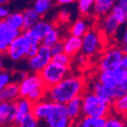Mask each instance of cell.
<instances>
[{
	"instance_id": "836d02e7",
	"label": "cell",
	"mask_w": 127,
	"mask_h": 127,
	"mask_svg": "<svg viewBox=\"0 0 127 127\" xmlns=\"http://www.w3.org/2000/svg\"><path fill=\"white\" fill-rule=\"evenodd\" d=\"M50 52L52 56H55L58 54H61V53H64V50H63V42L62 40L57 42L56 44H54L52 47H50Z\"/></svg>"
},
{
	"instance_id": "4dcf8cb0",
	"label": "cell",
	"mask_w": 127,
	"mask_h": 127,
	"mask_svg": "<svg viewBox=\"0 0 127 127\" xmlns=\"http://www.w3.org/2000/svg\"><path fill=\"white\" fill-rule=\"evenodd\" d=\"M53 62L57 63V64L63 65V66H68L71 67V63H72V58L70 56H68L65 53H61V54L52 56V60Z\"/></svg>"
},
{
	"instance_id": "7c38bea8",
	"label": "cell",
	"mask_w": 127,
	"mask_h": 127,
	"mask_svg": "<svg viewBox=\"0 0 127 127\" xmlns=\"http://www.w3.org/2000/svg\"><path fill=\"white\" fill-rule=\"evenodd\" d=\"M15 102H0V127H14Z\"/></svg>"
},
{
	"instance_id": "cb8c5ba5",
	"label": "cell",
	"mask_w": 127,
	"mask_h": 127,
	"mask_svg": "<svg viewBox=\"0 0 127 127\" xmlns=\"http://www.w3.org/2000/svg\"><path fill=\"white\" fill-rule=\"evenodd\" d=\"M61 40H63V39H62V33H61L60 29L54 27L44 37V39L41 41V45L50 48V47H52L54 44H56L57 42H59Z\"/></svg>"
},
{
	"instance_id": "f35d334b",
	"label": "cell",
	"mask_w": 127,
	"mask_h": 127,
	"mask_svg": "<svg viewBox=\"0 0 127 127\" xmlns=\"http://www.w3.org/2000/svg\"><path fill=\"white\" fill-rule=\"evenodd\" d=\"M54 1L59 5H68L71 3H74L77 0H54Z\"/></svg>"
},
{
	"instance_id": "1f68e13d",
	"label": "cell",
	"mask_w": 127,
	"mask_h": 127,
	"mask_svg": "<svg viewBox=\"0 0 127 127\" xmlns=\"http://www.w3.org/2000/svg\"><path fill=\"white\" fill-rule=\"evenodd\" d=\"M12 81V74L7 70H0V93L5 86Z\"/></svg>"
},
{
	"instance_id": "484cf974",
	"label": "cell",
	"mask_w": 127,
	"mask_h": 127,
	"mask_svg": "<svg viewBox=\"0 0 127 127\" xmlns=\"http://www.w3.org/2000/svg\"><path fill=\"white\" fill-rule=\"evenodd\" d=\"M54 3H55L54 0H35L32 8L42 17L50 11Z\"/></svg>"
},
{
	"instance_id": "8fae6325",
	"label": "cell",
	"mask_w": 127,
	"mask_h": 127,
	"mask_svg": "<svg viewBox=\"0 0 127 127\" xmlns=\"http://www.w3.org/2000/svg\"><path fill=\"white\" fill-rule=\"evenodd\" d=\"M46 89L43 80L41 79L38 73H28V74L18 82L19 98H27L30 94L34 93L38 90Z\"/></svg>"
},
{
	"instance_id": "ac0fdd59",
	"label": "cell",
	"mask_w": 127,
	"mask_h": 127,
	"mask_svg": "<svg viewBox=\"0 0 127 127\" xmlns=\"http://www.w3.org/2000/svg\"><path fill=\"white\" fill-rule=\"evenodd\" d=\"M64 106H65V110H66V114L68 116V118L72 122H75L80 117H82V115H81V97L74 98L73 100L66 103Z\"/></svg>"
},
{
	"instance_id": "60d3db41",
	"label": "cell",
	"mask_w": 127,
	"mask_h": 127,
	"mask_svg": "<svg viewBox=\"0 0 127 127\" xmlns=\"http://www.w3.org/2000/svg\"><path fill=\"white\" fill-rule=\"evenodd\" d=\"M120 68L121 69H124V70H127V55H125L121 62H120Z\"/></svg>"
},
{
	"instance_id": "7bdbcfd3",
	"label": "cell",
	"mask_w": 127,
	"mask_h": 127,
	"mask_svg": "<svg viewBox=\"0 0 127 127\" xmlns=\"http://www.w3.org/2000/svg\"><path fill=\"white\" fill-rule=\"evenodd\" d=\"M8 2H10V0H0V5L4 6L5 4H7Z\"/></svg>"
},
{
	"instance_id": "7402d4cb",
	"label": "cell",
	"mask_w": 127,
	"mask_h": 127,
	"mask_svg": "<svg viewBox=\"0 0 127 127\" xmlns=\"http://www.w3.org/2000/svg\"><path fill=\"white\" fill-rule=\"evenodd\" d=\"M6 25L14 31H17L22 33L24 31V18L22 12H11L7 15V17L4 19Z\"/></svg>"
},
{
	"instance_id": "d6986e66",
	"label": "cell",
	"mask_w": 127,
	"mask_h": 127,
	"mask_svg": "<svg viewBox=\"0 0 127 127\" xmlns=\"http://www.w3.org/2000/svg\"><path fill=\"white\" fill-rule=\"evenodd\" d=\"M18 98V83L15 81L9 82L0 93V102H15Z\"/></svg>"
},
{
	"instance_id": "30bf717a",
	"label": "cell",
	"mask_w": 127,
	"mask_h": 127,
	"mask_svg": "<svg viewBox=\"0 0 127 127\" xmlns=\"http://www.w3.org/2000/svg\"><path fill=\"white\" fill-rule=\"evenodd\" d=\"M52 60L50 48L40 45L37 53L31 58H28V66L31 72L39 73L43 70Z\"/></svg>"
},
{
	"instance_id": "5bb4252c",
	"label": "cell",
	"mask_w": 127,
	"mask_h": 127,
	"mask_svg": "<svg viewBox=\"0 0 127 127\" xmlns=\"http://www.w3.org/2000/svg\"><path fill=\"white\" fill-rule=\"evenodd\" d=\"M100 19V25L98 29L105 37H114L119 30L120 25L116 22V19L111 15V13L105 15Z\"/></svg>"
},
{
	"instance_id": "6da1fadb",
	"label": "cell",
	"mask_w": 127,
	"mask_h": 127,
	"mask_svg": "<svg viewBox=\"0 0 127 127\" xmlns=\"http://www.w3.org/2000/svg\"><path fill=\"white\" fill-rule=\"evenodd\" d=\"M87 90V80L83 76L69 73L55 86L46 89L45 100L65 105L74 98L81 97Z\"/></svg>"
},
{
	"instance_id": "7a4b0ae2",
	"label": "cell",
	"mask_w": 127,
	"mask_h": 127,
	"mask_svg": "<svg viewBox=\"0 0 127 127\" xmlns=\"http://www.w3.org/2000/svg\"><path fill=\"white\" fill-rule=\"evenodd\" d=\"M111 105L104 103L93 92L86 90L81 96L82 117H108L111 114Z\"/></svg>"
},
{
	"instance_id": "d4e9b609",
	"label": "cell",
	"mask_w": 127,
	"mask_h": 127,
	"mask_svg": "<svg viewBox=\"0 0 127 127\" xmlns=\"http://www.w3.org/2000/svg\"><path fill=\"white\" fill-rule=\"evenodd\" d=\"M111 112L117 116L125 118L127 112V96H123L115 100L111 105Z\"/></svg>"
},
{
	"instance_id": "4316f807",
	"label": "cell",
	"mask_w": 127,
	"mask_h": 127,
	"mask_svg": "<svg viewBox=\"0 0 127 127\" xmlns=\"http://www.w3.org/2000/svg\"><path fill=\"white\" fill-rule=\"evenodd\" d=\"M94 3L95 0H77V7L79 13L84 17L92 15Z\"/></svg>"
},
{
	"instance_id": "603a6c76",
	"label": "cell",
	"mask_w": 127,
	"mask_h": 127,
	"mask_svg": "<svg viewBox=\"0 0 127 127\" xmlns=\"http://www.w3.org/2000/svg\"><path fill=\"white\" fill-rule=\"evenodd\" d=\"M22 13L24 18V30H30L42 18L33 8H27Z\"/></svg>"
},
{
	"instance_id": "b9f144b4",
	"label": "cell",
	"mask_w": 127,
	"mask_h": 127,
	"mask_svg": "<svg viewBox=\"0 0 127 127\" xmlns=\"http://www.w3.org/2000/svg\"><path fill=\"white\" fill-rule=\"evenodd\" d=\"M3 66H4L3 56H2V54H0V70H2V69H3Z\"/></svg>"
},
{
	"instance_id": "ee69618b",
	"label": "cell",
	"mask_w": 127,
	"mask_h": 127,
	"mask_svg": "<svg viewBox=\"0 0 127 127\" xmlns=\"http://www.w3.org/2000/svg\"><path fill=\"white\" fill-rule=\"evenodd\" d=\"M124 127H127V126H126V125H125V126H124Z\"/></svg>"
},
{
	"instance_id": "e575fe53",
	"label": "cell",
	"mask_w": 127,
	"mask_h": 127,
	"mask_svg": "<svg viewBox=\"0 0 127 127\" xmlns=\"http://www.w3.org/2000/svg\"><path fill=\"white\" fill-rule=\"evenodd\" d=\"M73 125L74 127H91L88 117H80L78 120L73 122Z\"/></svg>"
},
{
	"instance_id": "4fadbf2b",
	"label": "cell",
	"mask_w": 127,
	"mask_h": 127,
	"mask_svg": "<svg viewBox=\"0 0 127 127\" xmlns=\"http://www.w3.org/2000/svg\"><path fill=\"white\" fill-rule=\"evenodd\" d=\"M19 34V32L10 29L4 20H0V54H5L10 43Z\"/></svg>"
},
{
	"instance_id": "83f0119b",
	"label": "cell",
	"mask_w": 127,
	"mask_h": 127,
	"mask_svg": "<svg viewBox=\"0 0 127 127\" xmlns=\"http://www.w3.org/2000/svg\"><path fill=\"white\" fill-rule=\"evenodd\" d=\"M110 13L120 26H122V25H124L126 23V20H127V10L122 9L120 6L115 4L113 6L112 10L110 11Z\"/></svg>"
},
{
	"instance_id": "ffe728a7",
	"label": "cell",
	"mask_w": 127,
	"mask_h": 127,
	"mask_svg": "<svg viewBox=\"0 0 127 127\" xmlns=\"http://www.w3.org/2000/svg\"><path fill=\"white\" fill-rule=\"evenodd\" d=\"M90 29H91L90 23L86 17L78 18L69 28V35L77 37V38H81Z\"/></svg>"
},
{
	"instance_id": "5b68a950",
	"label": "cell",
	"mask_w": 127,
	"mask_h": 127,
	"mask_svg": "<svg viewBox=\"0 0 127 127\" xmlns=\"http://www.w3.org/2000/svg\"><path fill=\"white\" fill-rule=\"evenodd\" d=\"M125 55L126 51L120 46H111L108 49H105L99 58V71L120 68V62Z\"/></svg>"
},
{
	"instance_id": "f1b7e54d",
	"label": "cell",
	"mask_w": 127,
	"mask_h": 127,
	"mask_svg": "<svg viewBox=\"0 0 127 127\" xmlns=\"http://www.w3.org/2000/svg\"><path fill=\"white\" fill-rule=\"evenodd\" d=\"M125 125H126V122L124 117H120V116L111 113L106 118V123L104 127H124Z\"/></svg>"
},
{
	"instance_id": "d6a6232c",
	"label": "cell",
	"mask_w": 127,
	"mask_h": 127,
	"mask_svg": "<svg viewBox=\"0 0 127 127\" xmlns=\"http://www.w3.org/2000/svg\"><path fill=\"white\" fill-rule=\"evenodd\" d=\"M91 127H104L107 117H88Z\"/></svg>"
},
{
	"instance_id": "ba28073f",
	"label": "cell",
	"mask_w": 127,
	"mask_h": 127,
	"mask_svg": "<svg viewBox=\"0 0 127 127\" xmlns=\"http://www.w3.org/2000/svg\"><path fill=\"white\" fill-rule=\"evenodd\" d=\"M31 44L28 39L20 33L11 43H10L5 54L12 61H20L27 58L29 50L31 48Z\"/></svg>"
},
{
	"instance_id": "f546056e",
	"label": "cell",
	"mask_w": 127,
	"mask_h": 127,
	"mask_svg": "<svg viewBox=\"0 0 127 127\" xmlns=\"http://www.w3.org/2000/svg\"><path fill=\"white\" fill-rule=\"evenodd\" d=\"M15 127H45V125H41V122L38 121L33 115H29L27 117L20 121Z\"/></svg>"
},
{
	"instance_id": "52a82bcc",
	"label": "cell",
	"mask_w": 127,
	"mask_h": 127,
	"mask_svg": "<svg viewBox=\"0 0 127 127\" xmlns=\"http://www.w3.org/2000/svg\"><path fill=\"white\" fill-rule=\"evenodd\" d=\"M45 127H72L73 122L68 118L66 114L65 106L52 103L51 108L45 117L44 121Z\"/></svg>"
},
{
	"instance_id": "e0dca14e",
	"label": "cell",
	"mask_w": 127,
	"mask_h": 127,
	"mask_svg": "<svg viewBox=\"0 0 127 127\" xmlns=\"http://www.w3.org/2000/svg\"><path fill=\"white\" fill-rule=\"evenodd\" d=\"M115 4L116 0H95L92 14L96 18H102L110 13Z\"/></svg>"
},
{
	"instance_id": "2e32d148",
	"label": "cell",
	"mask_w": 127,
	"mask_h": 127,
	"mask_svg": "<svg viewBox=\"0 0 127 127\" xmlns=\"http://www.w3.org/2000/svg\"><path fill=\"white\" fill-rule=\"evenodd\" d=\"M63 42V50L64 53L73 58L79 54L81 49V38H77L74 36H68L62 40Z\"/></svg>"
},
{
	"instance_id": "ab89813d",
	"label": "cell",
	"mask_w": 127,
	"mask_h": 127,
	"mask_svg": "<svg viewBox=\"0 0 127 127\" xmlns=\"http://www.w3.org/2000/svg\"><path fill=\"white\" fill-rule=\"evenodd\" d=\"M116 5L120 6L124 10H127V0H116Z\"/></svg>"
},
{
	"instance_id": "8d00e7d4",
	"label": "cell",
	"mask_w": 127,
	"mask_h": 127,
	"mask_svg": "<svg viewBox=\"0 0 127 127\" xmlns=\"http://www.w3.org/2000/svg\"><path fill=\"white\" fill-rule=\"evenodd\" d=\"M9 13L10 12H9L8 8H6L5 6L0 5V20H4Z\"/></svg>"
},
{
	"instance_id": "d590c367",
	"label": "cell",
	"mask_w": 127,
	"mask_h": 127,
	"mask_svg": "<svg viewBox=\"0 0 127 127\" xmlns=\"http://www.w3.org/2000/svg\"><path fill=\"white\" fill-rule=\"evenodd\" d=\"M69 11H68V9L66 8H63L60 10V12H59V19H61L62 22H66V20L69 19Z\"/></svg>"
},
{
	"instance_id": "44dd1931",
	"label": "cell",
	"mask_w": 127,
	"mask_h": 127,
	"mask_svg": "<svg viewBox=\"0 0 127 127\" xmlns=\"http://www.w3.org/2000/svg\"><path fill=\"white\" fill-rule=\"evenodd\" d=\"M54 27H55V26L53 25V23L48 22V20H45V19H42V18H41L39 22H38L34 27H32L30 30L36 35V37H37L40 41H42V40L44 39V37H45Z\"/></svg>"
},
{
	"instance_id": "9a60e30c",
	"label": "cell",
	"mask_w": 127,
	"mask_h": 127,
	"mask_svg": "<svg viewBox=\"0 0 127 127\" xmlns=\"http://www.w3.org/2000/svg\"><path fill=\"white\" fill-rule=\"evenodd\" d=\"M33 103H31L27 98H18L15 101V116H14V127L23 121L27 116L32 114Z\"/></svg>"
},
{
	"instance_id": "9c48e42d",
	"label": "cell",
	"mask_w": 127,
	"mask_h": 127,
	"mask_svg": "<svg viewBox=\"0 0 127 127\" xmlns=\"http://www.w3.org/2000/svg\"><path fill=\"white\" fill-rule=\"evenodd\" d=\"M95 78L102 84L109 87L118 86V84L127 86V70L118 68L114 70L98 71L97 76Z\"/></svg>"
},
{
	"instance_id": "74e56055",
	"label": "cell",
	"mask_w": 127,
	"mask_h": 127,
	"mask_svg": "<svg viewBox=\"0 0 127 127\" xmlns=\"http://www.w3.org/2000/svg\"><path fill=\"white\" fill-rule=\"evenodd\" d=\"M39 46H40V45H39ZM39 46H31V48H30V50H29V53H28V56H27V59L33 57V56L36 54L37 51H38V49H39Z\"/></svg>"
},
{
	"instance_id": "3957f363",
	"label": "cell",
	"mask_w": 127,
	"mask_h": 127,
	"mask_svg": "<svg viewBox=\"0 0 127 127\" xmlns=\"http://www.w3.org/2000/svg\"><path fill=\"white\" fill-rule=\"evenodd\" d=\"M87 90L93 92L99 97L104 103L112 105V103L123 96H127V86L118 84V86L109 87L99 82L96 78L87 82Z\"/></svg>"
},
{
	"instance_id": "8992f818",
	"label": "cell",
	"mask_w": 127,
	"mask_h": 127,
	"mask_svg": "<svg viewBox=\"0 0 127 127\" xmlns=\"http://www.w3.org/2000/svg\"><path fill=\"white\" fill-rule=\"evenodd\" d=\"M71 73V67L63 66L60 64L51 61L49 64L42 70L39 75L41 79L43 80V83L46 89L55 86L56 83L61 81L65 76Z\"/></svg>"
},
{
	"instance_id": "277c9868",
	"label": "cell",
	"mask_w": 127,
	"mask_h": 127,
	"mask_svg": "<svg viewBox=\"0 0 127 127\" xmlns=\"http://www.w3.org/2000/svg\"><path fill=\"white\" fill-rule=\"evenodd\" d=\"M105 36L97 28H91L81 37V54L86 57H94L99 55L104 50Z\"/></svg>"
}]
</instances>
